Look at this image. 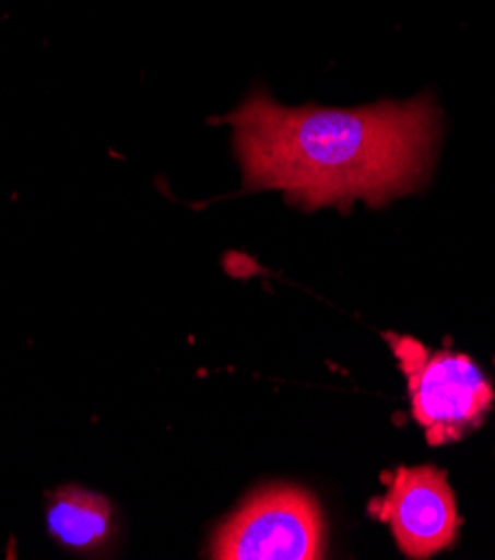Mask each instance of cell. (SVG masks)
<instances>
[{
    "mask_svg": "<svg viewBox=\"0 0 495 560\" xmlns=\"http://www.w3.org/2000/svg\"><path fill=\"white\" fill-rule=\"evenodd\" d=\"M246 188L282 190L306 210L379 206L428 175L439 132L428 96L357 109L284 107L252 94L226 119Z\"/></svg>",
    "mask_w": 495,
    "mask_h": 560,
    "instance_id": "obj_1",
    "label": "cell"
},
{
    "mask_svg": "<svg viewBox=\"0 0 495 560\" xmlns=\"http://www.w3.org/2000/svg\"><path fill=\"white\" fill-rule=\"evenodd\" d=\"M216 560H315L323 553V521L315 495L272 485L255 491L214 532Z\"/></svg>",
    "mask_w": 495,
    "mask_h": 560,
    "instance_id": "obj_3",
    "label": "cell"
},
{
    "mask_svg": "<svg viewBox=\"0 0 495 560\" xmlns=\"http://www.w3.org/2000/svg\"><path fill=\"white\" fill-rule=\"evenodd\" d=\"M409 380L411 411L431 446L449 444L478 429L495 402L482 369L460 353H426L413 338L389 335Z\"/></svg>",
    "mask_w": 495,
    "mask_h": 560,
    "instance_id": "obj_2",
    "label": "cell"
},
{
    "mask_svg": "<svg viewBox=\"0 0 495 560\" xmlns=\"http://www.w3.org/2000/svg\"><path fill=\"white\" fill-rule=\"evenodd\" d=\"M49 536L74 553L101 551L115 534L109 500L81 487H61L47 502Z\"/></svg>",
    "mask_w": 495,
    "mask_h": 560,
    "instance_id": "obj_5",
    "label": "cell"
},
{
    "mask_svg": "<svg viewBox=\"0 0 495 560\" xmlns=\"http://www.w3.org/2000/svg\"><path fill=\"white\" fill-rule=\"evenodd\" d=\"M375 510L391 525L398 547L409 558H431L451 547L460 529L447 474L431 465L398 469Z\"/></svg>",
    "mask_w": 495,
    "mask_h": 560,
    "instance_id": "obj_4",
    "label": "cell"
}]
</instances>
